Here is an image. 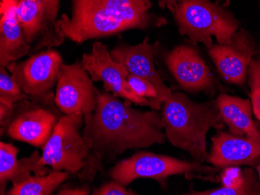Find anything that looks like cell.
Segmentation results:
<instances>
[{
	"mask_svg": "<svg viewBox=\"0 0 260 195\" xmlns=\"http://www.w3.org/2000/svg\"><path fill=\"white\" fill-rule=\"evenodd\" d=\"M119 98L105 91L95 110L84 115L82 132L106 164L127 150L163 144L167 139L161 113L137 110Z\"/></svg>",
	"mask_w": 260,
	"mask_h": 195,
	"instance_id": "1",
	"label": "cell"
},
{
	"mask_svg": "<svg viewBox=\"0 0 260 195\" xmlns=\"http://www.w3.org/2000/svg\"><path fill=\"white\" fill-rule=\"evenodd\" d=\"M70 16L62 14L58 27L65 39L77 44L146 30L167 24L152 12L150 0H70Z\"/></svg>",
	"mask_w": 260,
	"mask_h": 195,
	"instance_id": "2",
	"label": "cell"
},
{
	"mask_svg": "<svg viewBox=\"0 0 260 195\" xmlns=\"http://www.w3.org/2000/svg\"><path fill=\"white\" fill-rule=\"evenodd\" d=\"M161 116L168 141L188 152L200 163L207 162V134L224 126L217 101L199 104L180 92H172L164 102Z\"/></svg>",
	"mask_w": 260,
	"mask_h": 195,
	"instance_id": "3",
	"label": "cell"
},
{
	"mask_svg": "<svg viewBox=\"0 0 260 195\" xmlns=\"http://www.w3.org/2000/svg\"><path fill=\"white\" fill-rule=\"evenodd\" d=\"M83 113L62 115L42 147V162L57 171H68L81 182L93 181L102 171V159L82 132Z\"/></svg>",
	"mask_w": 260,
	"mask_h": 195,
	"instance_id": "4",
	"label": "cell"
},
{
	"mask_svg": "<svg viewBox=\"0 0 260 195\" xmlns=\"http://www.w3.org/2000/svg\"><path fill=\"white\" fill-rule=\"evenodd\" d=\"M179 32L193 42H201L207 49L217 43H229L239 29V23L229 10L210 0H182L174 9Z\"/></svg>",
	"mask_w": 260,
	"mask_h": 195,
	"instance_id": "5",
	"label": "cell"
},
{
	"mask_svg": "<svg viewBox=\"0 0 260 195\" xmlns=\"http://www.w3.org/2000/svg\"><path fill=\"white\" fill-rule=\"evenodd\" d=\"M217 169L196 160L189 162L169 155L139 152L115 164L109 171V177L125 187L137 179L150 178L165 187L166 180L171 176L185 174L188 180L202 178L203 174L210 176Z\"/></svg>",
	"mask_w": 260,
	"mask_h": 195,
	"instance_id": "6",
	"label": "cell"
},
{
	"mask_svg": "<svg viewBox=\"0 0 260 195\" xmlns=\"http://www.w3.org/2000/svg\"><path fill=\"white\" fill-rule=\"evenodd\" d=\"M63 64L62 56L58 51L45 49L30 55L26 60L10 64L7 68L30 100L58 109L55 104L54 89Z\"/></svg>",
	"mask_w": 260,
	"mask_h": 195,
	"instance_id": "7",
	"label": "cell"
},
{
	"mask_svg": "<svg viewBox=\"0 0 260 195\" xmlns=\"http://www.w3.org/2000/svg\"><path fill=\"white\" fill-rule=\"evenodd\" d=\"M62 113L35 100L26 99L13 107L8 119L0 122L1 135L33 146L43 147Z\"/></svg>",
	"mask_w": 260,
	"mask_h": 195,
	"instance_id": "8",
	"label": "cell"
},
{
	"mask_svg": "<svg viewBox=\"0 0 260 195\" xmlns=\"http://www.w3.org/2000/svg\"><path fill=\"white\" fill-rule=\"evenodd\" d=\"M60 1L21 0L19 3V22L31 48V55L65 42L58 24Z\"/></svg>",
	"mask_w": 260,
	"mask_h": 195,
	"instance_id": "9",
	"label": "cell"
},
{
	"mask_svg": "<svg viewBox=\"0 0 260 195\" xmlns=\"http://www.w3.org/2000/svg\"><path fill=\"white\" fill-rule=\"evenodd\" d=\"M100 94L80 61L62 65L55 88V104L62 115H84L94 111Z\"/></svg>",
	"mask_w": 260,
	"mask_h": 195,
	"instance_id": "10",
	"label": "cell"
},
{
	"mask_svg": "<svg viewBox=\"0 0 260 195\" xmlns=\"http://www.w3.org/2000/svg\"><path fill=\"white\" fill-rule=\"evenodd\" d=\"M80 62L93 82L103 83L105 91L130 103L150 107V100L136 94L128 85L126 68L112 59L110 51L102 42H94L90 52L84 53Z\"/></svg>",
	"mask_w": 260,
	"mask_h": 195,
	"instance_id": "11",
	"label": "cell"
},
{
	"mask_svg": "<svg viewBox=\"0 0 260 195\" xmlns=\"http://www.w3.org/2000/svg\"><path fill=\"white\" fill-rule=\"evenodd\" d=\"M208 53L222 78L229 84L245 85L248 69L260 49L250 33L239 29L229 43H217L208 49Z\"/></svg>",
	"mask_w": 260,
	"mask_h": 195,
	"instance_id": "12",
	"label": "cell"
},
{
	"mask_svg": "<svg viewBox=\"0 0 260 195\" xmlns=\"http://www.w3.org/2000/svg\"><path fill=\"white\" fill-rule=\"evenodd\" d=\"M163 59L168 70L184 90L207 93L214 90V76L192 46H175L164 53Z\"/></svg>",
	"mask_w": 260,
	"mask_h": 195,
	"instance_id": "13",
	"label": "cell"
},
{
	"mask_svg": "<svg viewBox=\"0 0 260 195\" xmlns=\"http://www.w3.org/2000/svg\"><path fill=\"white\" fill-rule=\"evenodd\" d=\"M110 54L115 62L126 68L128 74L145 79L155 86L164 102L170 97L173 91L165 85L157 72L154 62V47L149 42V37L138 45L119 44L110 51Z\"/></svg>",
	"mask_w": 260,
	"mask_h": 195,
	"instance_id": "14",
	"label": "cell"
},
{
	"mask_svg": "<svg viewBox=\"0 0 260 195\" xmlns=\"http://www.w3.org/2000/svg\"><path fill=\"white\" fill-rule=\"evenodd\" d=\"M260 161V144L246 136L220 132L212 139L207 162L217 168L231 166H256Z\"/></svg>",
	"mask_w": 260,
	"mask_h": 195,
	"instance_id": "15",
	"label": "cell"
},
{
	"mask_svg": "<svg viewBox=\"0 0 260 195\" xmlns=\"http://www.w3.org/2000/svg\"><path fill=\"white\" fill-rule=\"evenodd\" d=\"M19 149L10 143L0 142V194L7 193V183H20L35 175H46L50 170L42 162V155L35 150L31 155L17 160Z\"/></svg>",
	"mask_w": 260,
	"mask_h": 195,
	"instance_id": "16",
	"label": "cell"
},
{
	"mask_svg": "<svg viewBox=\"0 0 260 195\" xmlns=\"http://www.w3.org/2000/svg\"><path fill=\"white\" fill-rule=\"evenodd\" d=\"M216 101L222 120L231 133L249 137L260 144V132L252 119L251 100L221 94Z\"/></svg>",
	"mask_w": 260,
	"mask_h": 195,
	"instance_id": "17",
	"label": "cell"
},
{
	"mask_svg": "<svg viewBox=\"0 0 260 195\" xmlns=\"http://www.w3.org/2000/svg\"><path fill=\"white\" fill-rule=\"evenodd\" d=\"M31 55V48L26 40L19 22L18 14H0V67Z\"/></svg>",
	"mask_w": 260,
	"mask_h": 195,
	"instance_id": "18",
	"label": "cell"
},
{
	"mask_svg": "<svg viewBox=\"0 0 260 195\" xmlns=\"http://www.w3.org/2000/svg\"><path fill=\"white\" fill-rule=\"evenodd\" d=\"M220 188L204 191H191L192 195H251L260 194V183L252 169L242 170L238 166L225 167L220 175Z\"/></svg>",
	"mask_w": 260,
	"mask_h": 195,
	"instance_id": "19",
	"label": "cell"
},
{
	"mask_svg": "<svg viewBox=\"0 0 260 195\" xmlns=\"http://www.w3.org/2000/svg\"><path fill=\"white\" fill-rule=\"evenodd\" d=\"M68 171L50 170L46 175L31 176L30 178L14 183L9 195H50L70 177Z\"/></svg>",
	"mask_w": 260,
	"mask_h": 195,
	"instance_id": "20",
	"label": "cell"
},
{
	"mask_svg": "<svg viewBox=\"0 0 260 195\" xmlns=\"http://www.w3.org/2000/svg\"><path fill=\"white\" fill-rule=\"evenodd\" d=\"M7 69L0 67V103L12 107L18 102L30 98L12 78L11 75H9Z\"/></svg>",
	"mask_w": 260,
	"mask_h": 195,
	"instance_id": "21",
	"label": "cell"
},
{
	"mask_svg": "<svg viewBox=\"0 0 260 195\" xmlns=\"http://www.w3.org/2000/svg\"><path fill=\"white\" fill-rule=\"evenodd\" d=\"M127 80H128V85L136 94H138L140 97H145L150 100L151 104L150 108L156 110H161L164 100L160 97L158 90L151 82L145 79L140 78L131 74H128Z\"/></svg>",
	"mask_w": 260,
	"mask_h": 195,
	"instance_id": "22",
	"label": "cell"
},
{
	"mask_svg": "<svg viewBox=\"0 0 260 195\" xmlns=\"http://www.w3.org/2000/svg\"><path fill=\"white\" fill-rule=\"evenodd\" d=\"M248 82L250 87L252 110L260 121V55L254 57L248 69Z\"/></svg>",
	"mask_w": 260,
	"mask_h": 195,
	"instance_id": "23",
	"label": "cell"
},
{
	"mask_svg": "<svg viewBox=\"0 0 260 195\" xmlns=\"http://www.w3.org/2000/svg\"><path fill=\"white\" fill-rule=\"evenodd\" d=\"M93 195H134L131 190H128L125 186L122 185L119 182L112 180V181L104 183L99 188L95 189L92 192Z\"/></svg>",
	"mask_w": 260,
	"mask_h": 195,
	"instance_id": "24",
	"label": "cell"
},
{
	"mask_svg": "<svg viewBox=\"0 0 260 195\" xmlns=\"http://www.w3.org/2000/svg\"><path fill=\"white\" fill-rule=\"evenodd\" d=\"M91 193L88 185L82 187H67L57 192L58 195H89Z\"/></svg>",
	"mask_w": 260,
	"mask_h": 195,
	"instance_id": "25",
	"label": "cell"
},
{
	"mask_svg": "<svg viewBox=\"0 0 260 195\" xmlns=\"http://www.w3.org/2000/svg\"><path fill=\"white\" fill-rule=\"evenodd\" d=\"M182 0H160V5L162 7H167L171 12H173L174 9Z\"/></svg>",
	"mask_w": 260,
	"mask_h": 195,
	"instance_id": "26",
	"label": "cell"
},
{
	"mask_svg": "<svg viewBox=\"0 0 260 195\" xmlns=\"http://www.w3.org/2000/svg\"><path fill=\"white\" fill-rule=\"evenodd\" d=\"M255 169H256L257 172H258V177H259L260 180V161L256 166H255Z\"/></svg>",
	"mask_w": 260,
	"mask_h": 195,
	"instance_id": "27",
	"label": "cell"
},
{
	"mask_svg": "<svg viewBox=\"0 0 260 195\" xmlns=\"http://www.w3.org/2000/svg\"><path fill=\"white\" fill-rule=\"evenodd\" d=\"M14 1H16V2L18 3L19 4V3H20V1H21V0H14Z\"/></svg>",
	"mask_w": 260,
	"mask_h": 195,
	"instance_id": "28",
	"label": "cell"
}]
</instances>
